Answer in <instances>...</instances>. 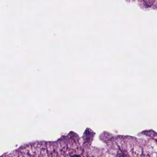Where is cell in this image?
Listing matches in <instances>:
<instances>
[{"label":"cell","mask_w":157,"mask_h":157,"mask_svg":"<svg viewBox=\"0 0 157 157\" xmlns=\"http://www.w3.org/2000/svg\"><path fill=\"white\" fill-rule=\"evenodd\" d=\"M124 157L123 156L122 154H118V155H117V157Z\"/></svg>","instance_id":"1"},{"label":"cell","mask_w":157,"mask_h":157,"mask_svg":"<svg viewBox=\"0 0 157 157\" xmlns=\"http://www.w3.org/2000/svg\"><path fill=\"white\" fill-rule=\"evenodd\" d=\"M73 157H80V156H78V155H75V156H73Z\"/></svg>","instance_id":"2"},{"label":"cell","mask_w":157,"mask_h":157,"mask_svg":"<svg viewBox=\"0 0 157 157\" xmlns=\"http://www.w3.org/2000/svg\"></svg>","instance_id":"3"}]
</instances>
